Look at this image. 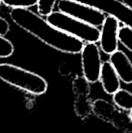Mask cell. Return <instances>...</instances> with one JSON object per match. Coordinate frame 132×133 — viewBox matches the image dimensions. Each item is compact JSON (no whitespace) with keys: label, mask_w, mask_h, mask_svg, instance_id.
Masks as SVG:
<instances>
[{"label":"cell","mask_w":132,"mask_h":133,"mask_svg":"<svg viewBox=\"0 0 132 133\" xmlns=\"http://www.w3.org/2000/svg\"><path fill=\"white\" fill-rule=\"evenodd\" d=\"M9 16L19 27L54 50L67 54H79L82 50V41L60 30L29 9H12Z\"/></svg>","instance_id":"1"},{"label":"cell","mask_w":132,"mask_h":133,"mask_svg":"<svg viewBox=\"0 0 132 133\" xmlns=\"http://www.w3.org/2000/svg\"><path fill=\"white\" fill-rule=\"evenodd\" d=\"M0 79L33 95L45 94L48 87L40 75L9 63L0 64Z\"/></svg>","instance_id":"2"},{"label":"cell","mask_w":132,"mask_h":133,"mask_svg":"<svg viewBox=\"0 0 132 133\" xmlns=\"http://www.w3.org/2000/svg\"><path fill=\"white\" fill-rule=\"evenodd\" d=\"M51 25L60 30L73 36L83 42L96 43L100 41V30L66 13L53 11L46 19Z\"/></svg>","instance_id":"3"},{"label":"cell","mask_w":132,"mask_h":133,"mask_svg":"<svg viewBox=\"0 0 132 133\" xmlns=\"http://www.w3.org/2000/svg\"><path fill=\"white\" fill-rule=\"evenodd\" d=\"M93 113L100 119L111 124L124 133H132V118L110 102L98 99L93 102Z\"/></svg>","instance_id":"4"},{"label":"cell","mask_w":132,"mask_h":133,"mask_svg":"<svg viewBox=\"0 0 132 133\" xmlns=\"http://www.w3.org/2000/svg\"><path fill=\"white\" fill-rule=\"evenodd\" d=\"M58 11L89 23L96 27L102 26L107 16L104 12L89 5L74 0H59Z\"/></svg>","instance_id":"5"},{"label":"cell","mask_w":132,"mask_h":133,"mask_svg":"<svg viewBox=\"0 0 132 133\" xmlns=\"http://www.w3.org/2000/svg\"><path fill=\"white\" fill-rule=\"evenodd\" d=\"M81 62L84 77L90 83L99 81L103 62L100 48L96 43L86 42L84 44L81 51Z\"/></svg>","instance_id":"6"},{"label":"cell","mask_w":132,"mask_h":133,"mask_svg":"<svg viewBox=\"0 0 132 133\" xmlns=\"http://www.w3.org/2000/svg\"><path fill=\"white\" fill-rule=\"evenodd\" d=\"M89 5L100 11L114 16L124 25L132 28V9L119 0H74Z\"/></svg>","instance_id":"7"},{"label":"cell","mask_w":132,"mask_h":133,"mask_svg":"<svg viewBox=\"0 0 132 133\" xmlns=\"http://www.w3.org/2000/svg\"><path fill=\"white\" fill-rule=\"evenodd\" d=\"M119 20L114 16H107L100 30V46L101 50L107 55H111L118 50Z\"/></svg>","instance_id":"8"},{"label":"cell","mask_w":132,"mask_h":133,"mask_svg":"<svg viewBox=\"0 0 132 133\" xmlns=\"http://www.w3.org/2000/svg\"><path fill=\"white\" fill-rule=\"evenodd\" d=\"M109 61L114 66L121 81L127 84L132 83V63L124 51L117 50L110 55Z\"/></svg>","instance_id":"9"},{"label":"cell","mask_w":132,"mask_h":133,"mask_svg":"<svg viewBox=\"0 0 132 133\" xmlns=\"http://www.w3.org/2000/svg\"><path fill=\"white\" fill-rule=\"evenodd\" d=\"M100 80L104 91L108 94H114L121 87V79L109 62H103L100 72Z\"/></svg>","instance_id":"10"},{"label":"cell","mask_w":132,"mask_h":133,"mask_svg":"<svg viewBox=\"0 0 132 133\" xmlns=\"http://www.w3.org/2000/svg\"><path fill=\"white\" fill-rule=\"evenodd\" d=\"M93 102L89 97H76L74 103V110L76 115L81 118H88L93 112Z\"/></svg>","instance_id":"11"},{"label":"cell","mask_w":132,"mask_h":133,"mask_svg":"<svg viewBox=\"0 0 132 133\" xmlns=\"http://www.w3.org/2000/svg\"><path fill=\"white\" fill-rule=\"evenodd\" d=\"M115 104L120 108L126 111L132 110V94L127 90L120 89L113 94Z\"/></svg>","instance_id":"12"},{"label":"cell","mask_w":132,"mask_h":133,"mask_svg":"<svg viewBox=\"0 0 132 133\" xmlns=\"http://www.w3.org/2000/svg\"><path fill=\"white\" fill-rule=\"evenodd\" d=\"M89 83H90L84 77V76H77L72 82V90L75 96L89 97L91 90Z\"/></svg>","instance_id":"13"},{"label":"cell","mask_w":132,"mask_h":133,"mask_svg":"<svg viewBox=\"0 0 132 133\" xmlns=\"http://www.w3.org/2000/svg\"><path fill=\"white\" fill-rule=\"evenodd\" d=\"M118 40L124 47L132 52V28L124 25L121 26L118 33Z\"/></svg>","instance_id":"14"},{"label":"cell","mask_w":132,"mask_h":133,"mask_svg":"<svg viewBox=\"0 0 132 133\" xmlns=\"http://www.w3.org/2000/svg\"><path fill=\"white\" fill-rule=\"evenodd\" d=\"M57 0H38L37 12L42 16H47L53 11Z\"/></svg>","instance_id":"15"},{"label":"cell","mask_w":132,"mask_h":133,"mask_svg":"<svg viewBox=\"0 0 132 133\" xmlns=\"http://www.w3.org/2000/svg\"><path fill=\"white\" fill-rule=\"evenodd\" d=\"M2 2L12 9H29L32 6L37 5L38 0H1Z\"/></svg>","instance_id":"16"},{"label":"cell","mask_w":132,"mask_h":133,"mask_svg":"<svg viewBox=\"0 0 132 133\" xmlns=\"http://www.w3.org/2000/svg\"><path fill=\"white\" fill-rule=\"evenodd\" d=\"M14 52V46L12 43L0 35V58H6L10 57Z\"/></svg>","instance_id":"17"},{"label":"cell","mask_w":132,"mask_h":133,"mask_svg":"<svg viewBox=\"0 0 132 133\" xmlns=\"http://www.w3.org/2000/svg\"><path fill=\"white\" fill-rule=\"evenodd\" d=\"M9 28L10 25L9 22L3 17L0 16V35L5 37L9 33Z\"/></svg>","instance_id":"18"},{"label":"cell","mask_w":132,"mask_h":133,"mask_svg":"<svg viewBox=\"0 0 132 133\" xmlns=\"http://www.w3.org/2000/svg\"><path fill=\"white\" fill-rule=\"evenodd\" d=\"M59 72L61 76H69L72 73V67L67 63H64L60 65Z\"/></svg>","instance_id":"19"},{"label":"cell","mask_w":132,"mask_h":133,"mask_svg":"<svg viewBox=\"0 0 132 133\" xmlns=\"http://www.w3.org/2000/svg\"><path fill=\"white\" fill-rule=\"evenodd\" d=\"M122 1L132 9V0H122Z\"/></svg>","instance_id":"20"},{"label":"cell","mask_w":132,"mask_h":133,"mask_svg":"<svg viewBox=\"0 0 132 133\" xmlns=\"http://www.w3.org/2000/svg\"><path fill=\"white\" fill-rule=\"evenodd\" d=\"M130 115H131V118H132V110H131V114H130Z\"/></svg>","instance_id":"21"},{"label":"cell","mask_w":132,"mask_h":133,"mask_svg":"<svg viewBox=\"0 0 132 133\" xmlns=\"http://www.w3.org/2000/svg\"><path fill=\"white\" fill-rule=\"evenodd\" d=\"M1 3H2V1L0 0V5H1Z\"/></svg>","instance_id":"22"}]
</instances>
